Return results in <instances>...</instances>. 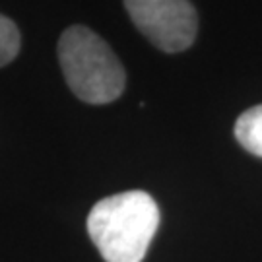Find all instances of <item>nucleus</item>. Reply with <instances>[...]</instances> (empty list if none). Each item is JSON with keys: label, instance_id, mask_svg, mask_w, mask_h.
I'll return each mask as SVG.
<instances>
[{"label": "nucleus", "instance_id": "1", "mask_svg": "<svg viewBox=\"0 0 262 262\" xmlns=\"http://www.w3.org/2000/svg\"><path fill=\"white\" fill-rule=\"evenodd\" d=\"M159 225V208L144 190L99 200L88 215V233L105 262H142Z\"/></svg>", "mask_w": 262, "mask_h": 262}, {"label": "nucleus", "instance_id": "2", "mask_svg": "<svg viewBox=\"0 0 262 262\" xmlns=\"http://www.w3.org/2000/svg\"><path fill=\"white\" fill-rule=\"evenodd\" d=\"M58 62L72 94L85 103L105 105L124 92L121 60L85 26H72L58 39Z\"/></svg>", "mask_w": 262, "mask_h": 262}, {"label": "nucleus", "instance_id": "3", "mask_svg": "<svg viewBox=\"0 0 262 262\" xmlns=\"http://www.w3.org/2000/svg\"><path fill=\"white\" fill-rule=\"evenodd\" d=\"M134 26L158 49L181 53L194 43L198 16L188 0H124Z\"/></svg>", "mask_w": 262, "mask_h": 262}, {"label": "nucleus", "instance_id": "4", "mask_svg": "<svg viewBox=\"0 0 262 262\" xmlns=\"http://www.w3.org/2000/svg\"><path fill=\"white\" fill-rule=\"evenodd\" d=\"M235 138L247 151L262 158V105L251 107L237 119Z\"/></svg>", "mask_w": 262, "mask_h": 262}, {"label": "nucleus", "instance_id": "5", "mask_svg": "<svg viewBox=\"0 0 262 262\" xmlns=\"http://www.w3.org/2000/svg\"><path fill=\"white\" fill-rule=\"evenodd\" d=\"M19 53V31L10 18L0 14V66L12 62Z\"/></svg>", "mask_w": 262, "mask_h": 262}]
</instances>
